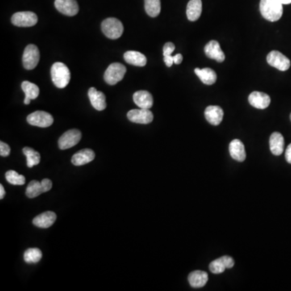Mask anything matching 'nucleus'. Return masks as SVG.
I'll use <instances>...</instances> for the list:
<instances>
[{
    "mask_svg": "<svg viewBox=\"0 0 291 291\" xmlns=\"http://www.w3.org/2000/svg\"><path fill=\"white\" fill-rule=\"evenodd\" d=\"M260 11L264 19L275 22L282 17L283 5L279 0H260Z\"/></svg>",
    "mask_w": 291,
    "mask_h": 291,
    "instance_id": "1",
    "label": "nucleus"
},
{
    "mask_svg": "<svg viewBox=\"0 0 291 291\" xmlns=\"http://www.w3.org/2000/svg\"><path fill=\"white\" fill-rule=\"evenodd\" d=\"M51 78L55 86L64 88L68 85L71 80V72L67 66L63 63H55L51 67Z\"/></svg>",
    "mask_w": 291,
    "mask_h": 291,
    "instance_id": "2",
    "label": "nucleus"
},
{
    "mask_svg": "<svg viewBox=\"0 0 291 291\" xmlns=\"http://www.w3.org/2000/svg\"><path fill=\"white\" fill-rule=\"evenodd\" d=\"M101 30L108 38L116 40L122 37L124 27L122 22L117 18H107L101 24Z\"/></svg>",
    "mask_w": 291,
    "mask_h": 291,
    "instance_id": "3",
    "label": "nucleus"
},
{
    "mask_svg": "<svg viewBox=\"0 0 291 291\" xmlns=\"http://www.w3.org/2000/svg\"><path fill=\"white\" fill-rule=\"evenodd\" d=\"M126 73V67L123 64L119 63H112L105 71L104 79L109 85H115L123 80Z\"/></svg>",
    "mask_w": 291,
    "mask_h": 291,
    "instance_id": "4",
    "label": "nucleus"
},
{
    "mask_svg": "<svg viewBox=\"0 0 291 291\" xmlns=\"http://www.w3.org/2000/svg\"><path fill=\"white\" fill-rule=\"evenodd\" d=\"M38 21V16L33 12H20L12 17V23L18 27H33Z\"/></svg>",
    "mask_w": 291,
    "mask_h": 291,
    "instance_id": "5",
    "label": "nucleus"
},
{
    "mask_svg": "<svg viewBox=\"0 0 291 291\" xmlns=\"http://www.w3.org/2000/svg\"><path fill=\"white\" fill-rule=\"evenodd\" d=\"M23 65L26 70H33L38 66L40 60V52L38 46L29 45L24 51Z\"/></svg>",
    "mask_w": 291,
    "mask_h": 291,
    "instance_id": "6",
    "label": "nucleus"
},
{
    "mask_svg": "<svg viewBox=\"0 0 291 291\" xmlns=\"http://www.w3.org/2000/svg\"><path fill=\"white\" fill-rule=\"evenodd\" d=\"M267 63L271 67H275L281 72H285L290 67V60L281 52L276 51H271L267 56Z\"/></svg>",
    "mask_w": 291,
    "mask_h": 291,
    "instance_id": "7",
    "label": "nucleus"
},
{
    "mask_svg": "<svg viewBox=\"0 0 291 291\" xmlns=\"http://www.w3.org/2000/svg\"><path fill=\"white\" fill-rule=\"evenodd\" d=\"M82 138V134L80 130L73 129L70 130L60 137L59 140V147L61 150L72 148L80 143Z\"/></svg>",
    "mask_w": 291,
    "mask_h": 291,
    "instance_id": "8",
    "label": "nucleus"
},
{
    "mask_svg": "<svg viewBox=\"0 0 291 291\" xmlns=\"http://www.w3.org/2000/svg\"><path fill=\"white\" fill-rule=\"evenodd\" d=\"M27 122L31 126L46 128L54 123V118L47 112L36 111L28 116Z\"/></svg>",
    "mask_w": 291,
    "mask_h": 291,
    "instance_id": "9",
    "label": "nucleus"
},
{
    "mask_svg": "<svg viewBox=\"0 0 291 291\" xmlns=\"http://www.w3.org/2000/svg\"><path fill=\"white\" fill-rule=\"evenodd\" d=\"M128 119L130 122L138 124H149L152 122L154 115L147 109H132L127 113Z\"/></svg>",
    "mask_w": 291,
    "mask_h": 291,
    "instance_id": "10",
    "label": "nucleus"
},
{
    "mask_svg": "<svg viewBox=\"0 0 291 291\" xmlns=\"http://www.w3.org/2000/svg\"><path fill=\"white\" fill-rule=\"evenodd\" d=\"M55 5L59 13L68 17L77 15L80 9L76 0H55Z\"/></svg>",
    "mask_w": 291,
    "mask_h": 291,
    "instance_id": "11",
    "label": "nucleus"
},
{
    "mask_svg": "<svg viewBox=\"0 0 291 291\" xmlns=\"http://www.w3.org/2000/svg\"><path fill=\"white\" fill-rule=\"evenodd\" d=\"M235 264V260L228 255L216 259L209 264V268L214 274H219L224 272L226 268H231Z\"/></svg>",
    "mask_w": 291,
    "mask_h": 291,
    "instance_id": "12",
    "label": "nucleus"
},
{
    "mask_svg": "<svg viewBox=\"0 0 291 291\" xmlns=\"http://www.w3.org/2000/svg\"><path fill=\"white\" fill-rule=\"evenodd\" d=\"M248 102L255 109H264L270 105L271 99L264 92H253L248 97Z\"/></svg>",
    "mask_w": 291,
    "mask_h": 291,
    "instance_id": "13",
    "label": "nucleus"
},
{
    "mask_svg": "<svg viewBox=\"0 0 291 291\" xmlns=\"http://www.w3.org/2000/svg\"><path fill=\"white\" fill-rule=\"evenodd\" d=\"M205 54L209 59H214L218 63H222L225 60V55L222 49L220 47L219 43L217 41H210L205 45Z\"/></svg>",
    "mask_w": 291,
    "mask_h": 291,
    "instance_id": "14",
    "label": "nucleus"
},
{
    "mask_svg": "<svg viewBox=\"0 0 291 291\" xmlns=\"http://www.w3.org/2000/svg\"><path fill=\"white\" fill-rule=\"evenodd\" d=\"M88 97L93 108L98 111H102L107 106L105 95L102 92H98L96 88H91L88 90Z\"/></svg>",
    "mask_w": 291,
    "mask_h": 291,
    "instance_id": "15",
    "label": "nucleus"
},
{
    "mask_svg": "<svg viewBox=\"0 0 291 291\" xmlns=\"http://www.w3.org/2000/svg\"><path fill=\"white\" fill-rule=\"evenodd\" d=\"M135 105L140 109H151L153 106V97L147 91H138L133 96Z\"/></svg>",
    "mask_w": 291,
    "mask_h": 291,
    "instance_id": "16",
    "label": "nucleus"
},
{
    "mask_svg": "<svg viewBox=\"0 0 291 291\" xmlns=\"http://www.w3.org/2000/svg\"><path fill=\"white\" fill-rule=\"evenodd\" d=\"M223 110L219 106L210 105L208 106L205 110V117L209 124L213 126H218L222 122L223 118Z\"/></svg>",
    "mask_w": 291,
    "mask_h": 291,
    "instance_id": "17",
    "label": "nucleus"
},
{
    "mask_svg": "<svg viewBox=\"0 0 291 291\" xmlns=\"http://www.w3.org/2000/svg\"><path fill=\"white\" fill-rule=\"evenodd\" d=\"M229 151L230 156L236 161L243 162L245 160V147L239 139H234L230 142Z\"/></svg>",
    "mask_w": 291,
    "mask_h": 291,
    "instance_id": "18",
    "label": "nucleus"
},
{
    "mask_svg": "<svg viewBox=\"0 0 291 291\" xmlns=\"http://www.w3.org/2000/svg\"><path fill=\"white\" fill-rule=\"evenodd\" d=\"M57 215L55 212L46 211L39 214L33 220V223L40 228H49L55 223Z\"/></svg>",
    "mask_w": 291,
    "mask_h": 291,
    "instance_id": "19",
    "label": "nucleus"
},
{
    "mask_svg": "<svg viewBox=\"0 0 291 291\" xmlns=\"http://www.w3.org/2000/svg\"><path fill=\"white\" fill-rule=\"evenodd\" d=\"M95 159V152L91 149H84L72 156V163L75 166H82Z\"/></svg>",
    "mask_w": 291,
    "mask_h": 291,
    "instance_id": "20",
    "label": "nucleus"
},
{
    "mask_svg": "<svg viewBox=\"0 0 291 291\" xmlns=\"http://www.w3.org/2000/svg\"><path fill=\"white\" fill-rule=\"evenodd\" d=\"M202 12L201 0H190L187 5L186 15L189 21H196L199 19Z\"/></svg>",
    "mask_w": 291,
    "mask_h": 291,
    "instance_id": "21",
    "label": "nucleus"
},
{
    "mask_svg": "<svg viewBox=\"0 0 291 291\" xmlns=\"http://www.w3.org/2000/svg\"><path fill=\"white\" fill-rule=\"evenodd\" d=\"M124 59L126 63L136 67H144L147 64V58L138 51H127L124 54Z\"/></svg>",
    "mask_w": 291,
    "mask_h": 291,
    "instance_id": "22",
    "label": "nucleus"
},
{
    "mask_svg": "<svg viewBox=\"0 0 291 291\" xmlns=\"http://www.w3.org/2000/svg\"><path fill=\"white\" fill-rule=\"evenodd\" d=\"M285 141L282 134L278 132L272 133L269 139L271 152L274 155H280L284 151Z\"/></svg>",
    "mask_w": 291,
    "mask_h": 291,
    "instance_id": "23",
    "label": "nucleus"
},
{
    "mask_svg": "<svg viewBox=\"0 0 291 291\" xmlns=\"http://www.w3.org/2000/svg\"><path fill=\"white\" fill-rule=\"evenodd\" d=\"M188 280L191 286L193 288H201L207 283V272L201 270L193 271L189 275Z\"/></svg>",
    "mask_w": 291,
    "mask_h": 291,
    "instance_id": "24",
    "label": "nucleus"
},
{
    "mask_svg": "<svg viewBox=\"0 0 291 291\" xmlns=\"http://www.w3.org/2000/svg\"><path fill=\"white\" fill-rule=\"evenodd\" d=\"M194 72L200 78L201 82L203 83L204 84H206V85H212L217 80V75H216L215 72L210 68H203V69L196 68L194 70Z\"/></svg>",
    "mask_w": 291,
    "mask_h": 291,
    "instance_id": "25",
    "label": "nucleus"
},
{
    "mask_svg": "<svg viewBox=\"0 0 291 291\" xmlns=\"http://www.w3.org/2000/svg\"><path fill=\"white\" fill-rule=\"evenodd\" d=\"M145 10L147 15L151 17H156L161 12L160 0H144Z\"/></svg>",
    "mask_w": 291,
    "mask_h": 291,
    "instance_id": "26",
    "label": "nucleus"
},
{
    "mask_svg": "<svg viewBox=\"0 0 291 291\" xmlns=\"http://www.w3.org/2000/svg\"><path fill=\"white\" fill-rule=\"evenodd\" d=\"M23 153L27 157V165L29 168H33L34 166L38 165L40 163V154L31 147H25L23 149Z\"/></svg>",
    "mask_w": 291,
    "mask_h": 291,
    "instance_id": "27",
    "label": "nucleus"
},
{
    "mask_svg": "<svg viewBox=\"0 0 291 291\" xmlns=\"http://www.w3.org/2000/svg\"><path fill=\"white\" fill-rule=\"evenodd\" d=\"M21 88L26 94V97L30 98V100H35V99L38 98L39 93H40V90H39L38 85L33 84L30 81H24L21 84Z\"/></svg>",
    "mask_w": 291,
    "mask_h": 291,
    "instance_id": "28",
    "label": "nucleus"
},
{
    "mask_svg": "<svg viewBox=\"0 0 291 291\" xmlns=\"http://www.w3.org/2000/svg\"><path fill=\"white\" fill-rule=\"evenodd\" d=\"M42 251L37 247L29 248L24 254V259L28 264H36L42 260Z\"/></svg>",
    "mask_w": 291,
    "mask_h": 291,
    "instance_id": "29",
    "label": "nucleus"
},
{
    "mask_svg": "<svg viewBox=\"0 0 291 291\" xmlns=\"http://www.w3.org/2000/svg\"><path fill=\"white\" fill-rule=\"evenodd\" d=\"M44 193L42 182L38 180H32L26 189V196L30 198H34Z\"/></svg>",
    "mask_w": 291,
    "mask_h": 291,
    "instance_id": "30",
    "label": "nucleus"
},
{
    "mask_svg": "<svg viewBox=\"0 0 291 291\" xmlns=\"http://www.w3.org/2000/svg\"><path fill=\"white\" fill-rule=\"evenodd\" d=\"M8 182L13 185H23L26 184V177L23 175H20L16 171L10 170L5 174Z\"/></svg>",
    "mask_w": 291,
    "mask_h": 291,
    "instance_id": "31",
    "label": "nucleus"
},
{
    "mask_svg": "<svg viewBox=\"0 0 291 291\" xmlns=\"http://www.w3.org/2000/svg\"><path fill=\"white\" fill-rule=\"evenodd\" d=\"M11 148L9 145L4 142H0V155L3 157H7L10 155Z\"/></svg>",
    "mask_w": 291,
    "mask_h": 291,
    "instance_id": "32",
    "label": "nucleus"
},
{
    "mask_svg": "<svg viewBox=\"0 0 291 291\" xmlns=\"http://www.w3.org/2000/svg\"><path fill=\"white\" fill-rule=\"evenodd\" d=\"M174 51H175V45H174L172 42H167V43L164 45V49H163L164 57L168 56V55H172Z\"/></svg>",
    "mask_w": 291,
    "mask_h": 291,
    "instance_id": "33",
    "label": "nucleus"
},
{
    "mask_svg": "<svg viewBox=\"0 0 291 291\" xmlns=\"http://www.w3.org/2000/svg\"><path fill=\"white\" fill-rule=\"evenodd\" d=\"M42 187H43V191L44 193L48 192L52 189V181L49 179H43L42 181Z\"/></svg>",
    "mask_w": 291,
    "mask_h": 291,
    "instance_id": "34",
    "label": "nucleus"
},
{
    "mask_svg": "<svg viewBox=\"0 0 291 291\" xmlns=\"http://www.w3.org/2000/svg\"><path fill=\"white\" fill-rule=\"evenodd\" d=\"M164 61L166 65L168 67H171L174 63L173 56L172 55H168V56H164Z\"/></svg>",
    "mask_w": 291,
    "mask_h": 291,
    "instance_id": "35",
    "label": "nucleus"
},
{
    "mask_svg": "<svg viewBox=\"0 0 291 291\" xmlns=\"http://www.w3.org/2000/svg\"><path fill=\"white\" fill-rule=\"evenodd\" d=\"M285 159L286 161L291 164V143L287 147L285 151Z\"/></svg>",
    "mask_w": 291,
    "mask_h": 291,
    "instance_id": "36",
    "label": "nucleus"
},
{
    "mask_svg": "<svg viewBox=\"0 0 291 291\" xmlns=\"http://www.w3.org/2000/svg\"><path fill=\"white\" fill-rule=\"evenodd\" d=\"M174 59V63L175 64H180V63H182L183 61V56L182 55H180V54H177V55H175L173 56Z\"/></svg>",
    "mask_w": 291,
    "mask_h": 291,
    "instance_id": "37",
    "label": "nucleus"
},
{
    "mask_svg": "<svg viewBox=\"0 0 291 291\" xmlns=\"http://www.w3.org/2000/svg\"><path fill=\"white\" fill-rule=\"evenodd\" d=\"M5 196V189L3 184H0V199H3Z\"/></svg>",
    "mask_w": 291,
    "mask_h": 291,
    "instance_id": "38",
    "label": "nucleus"
},
{
    "mask_svg": "<svg viewBox=\"0 0 291 291\" xmlns=\"http://www.w3.org/2000/svg\"><path fill=\"white\" fill-rule=\"evenodd\" d=\"M282 5H290L291 0H279Z\"/></svg>",
    "mask_w": 291,
    "mask_h": 291,
    "instance_id": "39",
    "label": "nucleus"
},
{
    "mask_svg": "<svg viewBox=\"0 0 291 291\" xmlns=\"http://www.w3.org/2000/svg\"><path fill=\"white\" fill-rule=\"evenodd\" d=\"M30 102H31V100L30 98H27V97H25V101H24V103L26 104V105H30Z\"/></svg>",
    "mask_w": 291,
    "mask_h": 291,
    "instance_id": "40",
    "label": "nucleus"
},
{
    "mask_svg": "<svg viewBox=\"0 0 291 291\" xmlns=\"http://www.w3.org/2000/svg\"><path fill=\"white\" fill-rule=\"evenodd\" d=\"M290 120H291V113H290Z\"/></svg>",
    "mask_w": 291,
    "mask_h": 291,
    "instance_id": "41",
    "label": "nucleus"
}]
</instances>
